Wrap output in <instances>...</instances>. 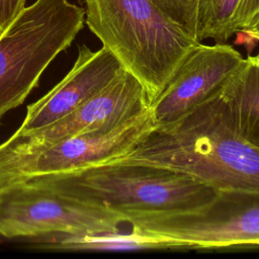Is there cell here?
Instances as JSON below:
<instances>
[{
  "mask_svg": "<svg viewBox=\"0 0 259 259\" xmlns=\"http://www.w3.org/2000/svg\"><path fill=\"white\" fill-rule=\"evenodd\" d=\"M154 127L149 109L111 130L79 134L27 151H0V189L35 178L74 173L122 158Z\"/></svg>",
  "mask_w": 259,
  "mask_h": 259,
  "instance_id": "52a82bcc",
  "label": "cell"
},
{
  "mask_svg": "<svg viewBox=\"0 0 259 259\" xmlns=\"http://www.w3.org/2000/svg\"><path fill=\"white\" fill-rule=\"evenodd\" d=\"M123 69L105 47L93 52L86 45L68 74L45 96L27 106L26 116L15 134H26L47 126L68 115L99 91Z\"/></svg>",
  "mask_w": 259,
  "mask_h": 259,
  "instance_id": "30bf717a",
  "label": "cell"
},
{
  "mask_svg": "<svg viewBox=\"0 0 259 259\" xmlns=\"http://www.w3.org/2000/svg\"><path fill=\"white\" fill-rule=\"evenodd\" d=\"M221 94L238 134L259 150V53L243 60Z\"/></svg>",
  "mask_w": 259,
  "mask_h": 259,
  "instance_id": "8fae6325",
  "label": "cell"
},
{
  "mask_svg": "<svg viewBox=\"0 0 259 259\" xmlns=\"http://www.w3.org/2000/svg\"><path fill=\"white\" fill-rule=\"evenodd\" d=\"M143 84L124 68L101 91L61 119L26 134H13L1 152H20L52 145L79 134L117 127L150 109Z\"/></svg>",
  "mask_w": 259,
  "mask_h": 259,
  "instance_id": "ba28073f",
  "label": "cell"
},
{
  "mask_svg": "<svg viewBox=\"0 0 259 259\" xmlns=\"http://www.w3.org/2000/svg\"><path fill=\"white\" fill-rule=\"evenodd\" d=\"M89 29L145 87L150 104L199 42L151 0H82Z\"/></svg>",
  "mask_w": 259,
  "mask_h": 259,
  "instance_id": "7a4b0ae2",
  "label": "cell"
},
{
  "mask_svg": "<svg viewBox=\"0 0 259 259\" xmlns=\"http://www.w3.org/2000/svg\"><path fill=\"white\" fill-rule=\"evenodd\" d=\"M239 0H199V41L226 44L234 34L231 20Z\"/></svg>",
  "mask_w": 259,
  "mask_h": 259,
  "instance_id": "4fadbf2b",
  "label": "cell"
},
{
  "mask_svg": "<svg viewBox=\"0 0 259 259\" xmlns=\"http://www.w3.org/2000/svg\"><path fill=\"white\" fill-rule=\"evenodd\" d=\"M63 248L91 250H180L176 245L147 237L131 229L127 233L120 230L84 236H69L61 242Z\"/></svg>",
  "mask_w": 259,
  "mask_h": 259,
  "instance_id": "7c38bea8",
  "label": "cell"
},
{
  "mask_svg": "<svg viewBox=\"0 0 259 259\" xmlns=\"http://www.w3.org/2000/svg\"><path fill=\"white\" fill-rule=\"evenodd\" d=\"M165 15L199 41V0H151Z\"/></svg>",
  "mask_w": 259,
  "mask_h": 259,
  "instance_id": "5bb4252c",
  "label": "cell"
},
{
  "mask_svg": "<svg viewBox=\"0 0 259 259\" xmlns=\"http://www.w3.org/2000/svg\"><path fill=\"white\" fill-rule=\"evenodd\" d=\"M132 230L180 250L259 246V191L218 190L208 203L187 211L125 215Z\"/></svg>",
  "mask_w": 259,
  "mask_h": 259,
  "instance_id": "5b68a950",
  "label": "cell"
},
{
  "mask_svg": "<svg viewBox=\"0 0 259 259\" xmlns=\"http://www.w3.org/2000/svg\"><path fill=\"white\" fill-rule=\"evenodd\" d=\"M121 224L122 213L39 182L0 189V235L6 238L84 236L118 231Z\"/></svg>",
  "mask_w": 259,
  "mask_h": 259,
  "instance_id": "8992f818",
  "label": "cell"
},
{
  "mask_svg": "<svg viewBox=\"0 0 259 259\" xmlns=\"http://www.w3.org/2000/svg\"><path fill=\"white\" fill-rule=\"evenodd\" d=\"M116 160L169 168L217 190L259 191V150L234 127L221 91L177 120L155 126Z\"/></svg>",
  "mask_w": 259,
  "mask_h": 259,
  "instance_id": "6da1fadb",
  "label": "cell"
},
{
  "mask_svg": "<svg viewBox=\"0 0 259 259\" xmlns=\"http://www.w3.org/2000/svg\"><path fill=\"white\" fill-rule=\"evenodd\" d=\"M29 181L52 186L124 217L192 210L210 202L218 193L215 188L184 173L122 160Z\"/></svg>",
  "mask_w": 259,
  "mask_h": 259,
  "instance_id": "3957f363",
  "label": "cell"
},
{
  "mask_svg": "<svg viewBox=\"0 0 259 259\" xmlns=\"http://www.w3.org/2000/svg\"><path fill=\"white\" fill-rule=\"evenodd\" d=\"M244 58L231 45L199 42L150 105L155 126L171 123L219 93Z\"/></svg>",
  "mask_w": 259,
  "mask_h": 259,
  "instance_id": "9c48e42d",
  "label": "cell"
},
{
  "mask_svg": "<svg viewBox=\"0 0 259 259\" xmlns=\"http://www.w3.org/2000/svg\"><path fill=\"white\" fill-rule=\"evenodd\" d=\"M241 32H244L247 35H249L251 38L259 41V17Z\"/></svg>",
  "mask_w": 259,
  "mask_h": 259,
  "instance_id": "e0dca14e",
  "label": "cell"
},
{
  "mask_svg": "<svg viewBox=\"0 0 259 259\" xmlns=\"http://www.w3.org/2000/svg\"><path fill=\"white\" fill-rule=\"evenodd\" d=\"M259 17V0H239L231 20L233 33L241 32Z\"/></svg>",
  "mask_w": 259,
  "mask_h": 259,
  "instance_id": "9a60e30c",
  "label": "cell"
},
{
  "mask_svg": "<svg viewBox=\"0 0 259 259\" xmlns=\"http://www.w3.org/2000/svg\"><path fill=\"white\" fill-rule=\"evenodd\" d=\"M25 1L26 0H0V32H2L25 7Z\"/></svg>",
  "mask_w": 259,
  "mask_h": 259,
  "instance_id": "2e32d148",
  "label": "cell"
},
{
  "mask_svg": "<svg viewBox=\"0 0 259 259\" xmlns=\"http://www.w3.org/2000/svg\"><path fill=\"white\" fill-rule=\"evenodd\" d=\"M85 9L68 0H36L0 32V123L23 103L52 61L68 49Z\"/></svg>",
  "mask_w": 259,
  "mask_h": 259,
  "instance_id": "277c9868",
  "label": "cell"
}]
</instances>
